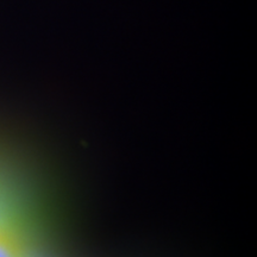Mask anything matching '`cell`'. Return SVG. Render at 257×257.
I'll list each match as a JSON object with an SVG mask.
<instances>
[{
    "label": "cell",
    "instance_id": "obj_1",
    "mask_svg": "<svg viewBox=\"0 0 257 257\" xmlns=\"http://www.w3.org/2000/svg\"><path fill=\"white\" fill-rule=\"evenodd\" d=\"M0 257H15L11 250L3 242H0Z\"/></svg>",
    "mask_w": 257,
    "mask_h": 257
}]
</instances>
